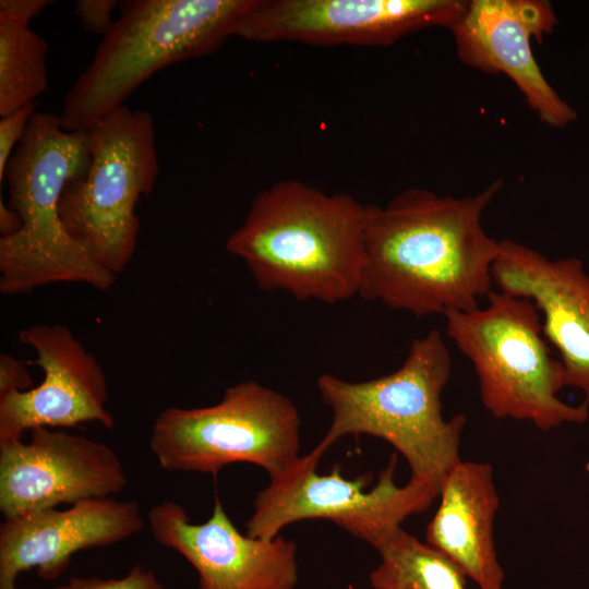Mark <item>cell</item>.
Masks as SVG:
<instances>
[{
  "instance_id": "6da1fadb",
  "label": "cell",
  "mask_w": 589,
  "mask_h": 589,
  "mask_svg": "<svg viewBox=\"0 0 589 589\" xmlns=\"http://www.w3.org/2000/svg\"><path fill=\"white\" fill-rule=\"evenodd\" d=\"M502 188L455 197L410 188L365 205V261L359 294L417 317L478 308L492 291L497 240L482 215Z\"/></svg>"
},
{
  "instance_id": "7a4b0ae2",
  "label": "cell",
  "mask_w": 589,
  "mask_h": 589,
  "mask_svg": "<svg viewBox=\"0 0 589 589\" xmlns=\"http://www.w3.org/2000/svg\"><path fill=\"white\" fill-rule=\"evenodd\" d=\"M365 205L286 179L263 189L226 241L263 290L337 303L359 294Z\"/></svg>"
},
{
  "instance_id": "3957f363",
  "label": "cell",
  "mask_w": 589,
  "mask_h": 589,
  "mask_svg": "<svg viewBox=\"0 0 589 589\" xmlns=\"http://www.w3.org/2000/svg\"><path fill=\"white\" fill-rule=\"evenodd\" d=\"M452 357L440 330L414 338L402 364L384 376L348 382L333 374L316 386L332 410L324 437L309 455L320 461L340 437L368 434L389 443L408 462L412 480L438 496L447 472L461 459L466 416L445 419L442 393L450 378Z\"/></svg>"
},
{
  "instance_id": "277c9868",
  "label": "cell",
  "mask_w": 589,
  "mask_h": 589,
  "mask_svg": "<svg viewBox=\"0 0 589 589\" xmlns=\"http://www.w3.org/2000/svg\"><path fill=\"white\" fill-rule=\"evenodd\" d=\"M87 131H67L60 116L35 112L10 157L4 179L9 206L21 230L0 238V292L17 296L51 284L77 283L107 291L117 275L107 271L67 232L59 202L68 182L89 165Z\"/></svg>"
},
{
  "instance_id": "5b68a950",
  "label": "cell",
  "mask_w": 589,
  "mask_h": 589,
  "mask_svg": "<svg viewBox=\"0 0 589 589\" xmlns=\"http://www.w3.org/2000/svg\"><path fill=\"white\" fill-rule=\"evenodd\" d=\"M252 0H127L63 99L67 131H86L167 65L215 52Z\"/></svg>"
},
{
  "instance_id": "8992f818",
  "label": "cell",
  "mask_w": 589,
  "mask_h": 589,
  "mask_svg": "<svg viewBox=\"0 0 589 589\" xmlns=\"http://www.w3.org/2000/svg\"><path fill=\"white\" fill-rule=\"evenodd\" d=\"M484 308L449 311L446 334L472 363L481 401L496 419L531 422L542 431L589 419V406L564 402V369L526 298L492 290Z\"/></svg>"
},
{
  "instance_id": "52a82bcc",
  "label": "cell",
  "mask_w": 589,
  "mask_h": 589,
  "mask_svg": "<svg viewBox=\"0 0 589 589\" xmlns=\"http://www.w3.org/2000/svg\"><path fill=\"white\" fill-rule=\"evenodd\" d=\"M86 131L89 165L65 185L59 214L69 236L118 276L136 250V205L158 173L154 119L124 105Z\"/></svg>"
},
{
  "instance_id": "ba28073f",
  "label": "cell",
  "mask_w": 589,
  "mask_h": 589,
  "mask_svg": "<svg viewBox=\"0 0 589 589\" xmlns=\"http://www.w3.org/2000/svg\"><path fill=\"white\" fill-rule=\"evenodd\" d=\"M300 423L288 397L243 381L213 406L161 410L152 425L149 447L168 471L216 474L229 464L248 462L274 480L301 457Z\"/></svg>"
},
{
  "instance_id": "9c48e42d",
  "label": "cell",
  "mask_w": 589,
  "mask_h": 589,
  "mask_svg": "<svg viewBox=\"0 0 589 589\" xmlns=\"http://www.w3.org/2000/svg\"><path fill=\"white\" fill-rule=\"evenodd\" d=\"M317 464L309 455L301 456L288 472L257 493L245 522L248 537L271 540L290 524L323 518L377 550L402 529L408 517L423 513L437 497L417 480L398 486L395 455L371 489L370 474L347 479L339 465L329 474H318Z\"/></svg>"
},
{
  "instance_id": "30bf717a",
  "label": "cell",
  "mask_w": 589,
  "mask_h": 589,
  "mask_svg": "<svg viewBox=\"0 0 589 589\" xmlns=\"http://www.w3.org/2000/svg\"><path fill=\"white\" fill-rule=\"evenodd\" d=\"M464 0H252L235 36L253 43L388 46L426 27L448 29Z\"/></svg>"
},
{
  "instance_id": "8fae6325",
  "label": "cell",
  "mask_w": 589,
  "mask_h": 589,
  "mask_svg": "<svg viewBox=\"0 0 589 589\" xmlns=\"http://www.w3.org/2000/svg\"><path fill=\"white\" fill-rule=\"evenodd\" d=\"M0 443V510L4 519L61 504L109 497L128 480L120 458L105 443L50 428Z\"/></svg>"
},
{
  "instance_id": "7c38bea8",
  "label": "cell",
  "mask_w": 589,
  "mask_h": 589,
  "mask_svg": "<svg viewBox=\"0 0 589 589\" xmlns=\"http://www.w3.org/2000/svg\"><path fill=\"white\" fill-rule=\"evenodd\" d=\"M35 351L29 364L41 369V383L0 397V443L20 441L35 428H69L98 422L115 425L107 410V378L97 359L63 324H35L19 333Z\"/></svg>"
},
{
  "instance_id": "4fadbf2b",
  "label": "cell",
  "mask_w": 589,
  "mask_h": 589,
  "mask_svg": "<svg viewBox=\"0 0 589 589\" xmlns=\"http://www.w3.org/2000/svg\"><path fill=\"white\" fill-rule=\"evenodd\" d=\"M147 519L155 540L194 567L199 589H293L298 582L296 543L280 534L271 540L242 534L218 497L202 524H193L172 501L154 505Z\"/></svg>"
},
{
  "instance_id": "5bb4252c",
  "label": "cell",
  "mask_w": 589,
  "mask_h": 589,
  "mask_svg": "<svg viewBox=\"0 0 589 589\" xmlns=\"http://www.w3.org/2000/svg\"><path fill=\"white\" fill-rule=\"evenodd\" d=\"M554 24L546 1L471 0L450 31L464 63L507 75L538 118L558 127L573 111L545 80L532 50V41L540 43Z\"/></svg>"
},
{
  "instance_id": "9a60e30c",
  "label": "cell",
  "mask_w": 589,
  "mask_h": 589,
  "mask_svg": "<svg viewBox=\"0 0 589 589\" xmlns=\"http://www.w3.org/2000/svg\"><path fill=\"white\" fill-rule=\"evenodd\" d=\"M500 291L529 299L542 333L558 354L565 386L580 390L589 406V274L580 260H551L517 241L498 242L492 268Z\"/></svg>"
},
{
  "instance_id": "2e32d148",
  "label": "cell",
  "mask_w": 589,
  "mask_h": 589,
  "mask_svg": "<svg viewBox=\"0 0 589 589\" xmlns=\"http://www.w3.org/2000/svg\"><path fill=\"white\" fill-rule=\"evenodd\" d=\"M143 525L137 503L111 496L4 519L0 525V589H17L19 574L32 568L40 578L53 580L74 553L121 542Z\"/></svg>"
},
{
  "instance_id": "e0dca14e",
  "label": "cell",
  "mask_w": 589,
  "mask_h": 589,
  "mask_svg": "<svg viewBox=\"0 0 589 589\" xmlns=\"http://www.w3.org/2000/svg\"><path fill=\"white\" fill-rule=\"evenodd\" d=\"M425 542L456 564L480 589H503L494 542L500 497L489 462L459 460L444 477Z\"/></svg>"
},
{
  "instance_id": "ac0fdd59",
  "label": "cell",
  "mask_w": 589,
  "mask_h": 589,
  "mask_svg": "<svg viewBox=\"0 0 589 589\" xmlns=\"http://www.w3.org/2000/svg\"><path fill=\"white\" fill-rule=\"evenodd\" d=\"M374 589H466V575L436 549L400 529L376 550Z\"/></svg>"
},
{
  "instance_id": "d6986e66",
  "label": "cell",
  "mask_w": 589,
  "mask_h": 589,
  "mask_svg": "<svg viewBox=\"0 0 589 589\" xmlns=\"http://www.w3.org/2000/svg\"><path fill=\"white\" fill-rule=\"evenodd\" d=\"M48 50V43L29 26L0 22V117L45 93Z\"/></svg>"
},
{
  "instance_id": "ffe728a7",
  "label": "cell",
  "mask_w": 589,
  "mask_h": 589,
  "mask_svg": "<svg viewBox=\"0 0 589 589\" xmlns=\"http://www.w3.org/2000/svg\"><path fill=\"white\" fill-rule=\"evenodd\" d=\"M55 589H164V586L153 572L143 566H134L121 578L75 576Z\"/></svg>"
},
{
  "instance_id": "44dd1931",
  "label": "cell",
  "mask_w": 589,
  "mask_h": 589,
  "mask_svg": "<svg viewBox=\"0 0 589 589\" xmlns=\"http://www.w3.org/2000/svg\"><path fill=\"white\" fill-rule=\"evenodd\" d=\"M36 103L27 105L12 113L0 117V182L4 179L7 164L24 135Z\"/></svg>"
},
{
  "instance_id": "7402d4cb",
  "label": "cell",
  "mask_w": 589,
  "mask_h": 589,
  "mask_svg": "<svg viewBox=\"0 0 589 589\" xmlns=\"http://www.w3.org/2000/svg\"><path fill=\"white\" fill-rule=\"evenodd\" d=\"M119 4L117 0H79L74 14L86 32L104 36L115 22L112 12Z\"/></svg>"
},
{
  "instance_id": "603a6c76",
  "label": "cell",
  "mask_w": 589,
  "mask_h": 589,
  "mask_svg": "<svg viewBox=\"0 0 589 589\" xmlns=\"http://www.w3.org/2000/svg\"><path fill=\"white\" fill-rule=\"evenodd\" d=\"M33 381L24 362L9 353L0 354V397L32 388Z\"/></svg>"
},
{
  "instance_id": "cb8c5ba5",
  "label": "cell",
  "mask_w": 589,
  "mask_h": 589,
  "mask_svg": "<svg viewBox=\"0 0 589 589\" xmlns=\"http://www.w3.org/2000/svg\"><path fill=\"white\" fill-rule=\"evenodd\" d=\"M51 3L50 0H1L0 22L29 26L32 19Z\"/></svg>"
},
{
  "instance_id": "d4e9b609",
  "label": "cell",
  "mask_w": 589,
  "mask_h": 589,
  "mask_svg": "<svg viewBox=\"0 0 589 589\" xmlns=\"http://www.w3.org/2000/svg\"><path fill=\"white\" fill-rule=\"evenodd\" d=\"M22 228V220L19 214L9 205L3 203L0 197V235L1 238H8L17 233Z\"/></svg>"
},
{
  "instance_id": "484cf974",
  "label": "cell",
  "mask_w": 589,
  "mask_h": 589,
  "mask_svg": "<svg viewBox=\"0 0 589 589\" xmlns=\"http://www.w3.org/2000/svg\"><path fill=\"white\" fill-rule=\"evenodd\" d=\"M586 471L589 472V461L586 465Z\"/></svg>"
}]
</instances>
